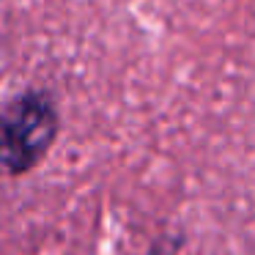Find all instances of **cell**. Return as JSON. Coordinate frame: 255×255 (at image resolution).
I'll use <instances>...</instances> for the list:
<instances>
[{"label": "cell", "instance_id": "6da1fadb", "mask_svg": "<svg viewBox=\"0 0 255 255\" xmlns=\"http://www.w3.org/2000/svg\"><path fill=\"white\" fill-rule=\"evenodd\" d=\"M58 118L39 94L17 99L0 116V176L25 173L47 154L55 140Z\"/></svg>", "mask_w": 255, "mask_h": 255}]
</instances>
